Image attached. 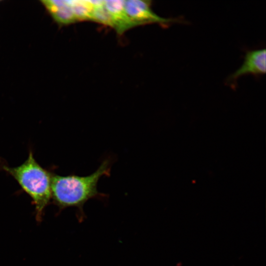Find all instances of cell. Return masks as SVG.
<instances>
[{
	"mask_svg": "<svg viewBox=\"0 0 266 266\" xmlns=\"http://www.w3.org/2000/svg\"><path fill=\"white\" fill-rule=\"evenodd\" d=\"M77 21L92 20L93 6L90 0H68Z\"/></svg>",
	"mask_w": 266,
	"mask_h": 266,
	"instance_id": "obj_7",
	"label": "cell"
},
{
	"mask_svg": "<svg viewBox=\"0 0 266 266\" xmlns=\"http://www.w3.org/2000/svg\"><path fill=\"white\" fill-rule=\"evenodd\" d=\"M124 5L127 16L134 27L149 23L168 26L173 23L183 22L180 18H166L157 15L152 10L149 0H125Z\"/></svg>",
	"mask_w": 266,
	"mask_h": 266,
	"instance_id": "obj_3",
	"label": "cell"
},
{
	"mask_svg": "<svg viewBox=\"0 0 266 266\" xmlns=\"http://www.w3.org/2000/svg\"><path fill=\"white\" fill-rule=\"evenodd\" d=\"M124 5L125 0H104V6L110 15L113 28L120 35L134 27L127 16Z\"/></svg>",
	"mask_w": 266,
	"mask_h": 266,
	"instance_id": "obj_5",
	"label": "cell"
},
{
	"mask_svg": "<svg viewBox=\"0 0 266 266\" xmlns=\"http://www.w3.org/2000/svg\"><path fill=\"white\" fill-rule=\"evenodd\" d=\"M112 163L111 158L104 159L95 171L87 176H63L52 173L51 199L55 204L60 209L69 207L77 208L78 217L82 221L85 203L92 199L106 197L105 194L98 191V183L102 177L110 176Z\"/></svg>",
	"mask_w": 266,
	"mask_h": 266,
	"instance_id": "obj_1",
	"label": "cell"
},
{
	"mask_svg": "<svg viewBox=\"0 0 266 266\" xmlns=\"http://www.w3.org/2000/svg\"><path fill=\"white\" fill-rule=\"evenodd\" d=\"M93 7L92 21L113 28L110 15L104 6V0L102 4Z\"/></svg>",
	"mask_w": 266,
	"mask_h": 266,
	"instance_id": "obj_8",
	"label": "cell"
},
{
	"mask_svg": "<svg viewBox=\"0 0 266 266\" xmlns=\"http://www.w3.org/2000/svg\"><path fill=\"white\" fill-rule=\"evenodd\" d=\"M266 51L265 49L247 51L242 66L230 75L227 83L235 87L238 78L246 74L262 75L266 73Z\"/></svg>",
	"mask_w": 266,
	"mask_h": 266,
	"instance_id": "obj_4",
	"label": "cell"
},
{
	"mask_svg": "<svg viewBox=\"0 0 266 266\" xmlns=\"http://www.w3.org/2000/svg\"><path fill=\"white\" fill-rule=\"evenodd\" d=\"M53 20L59 25H67L77 22L68 0H41Z\"/></svg>",
	"mask_w": 266,
	"mask_h": 266,
	"instance_id": "obj_6",
	"label": "cell"
},
{
	"mask_svg": "<svg viewBox=\"0 0 266 266\" xmlns=\"http://www.w3.org/2000/svg\"><path fill=\"white\" fill-rule=\"evenodd\" d=\"M0 169L11 175L31 198L35 206L36 219L40 221L43 211L51 199L52 172L39 164L32 150L20 165L11 167L0 164Z\"/></svg>",
	"mask_w": 266,
	"mask_h": 266,
	"instance_id": "obj_2",
	"label": "cell"
}]
</instances>
